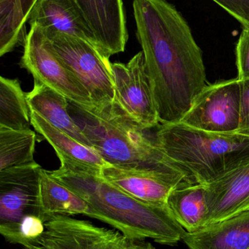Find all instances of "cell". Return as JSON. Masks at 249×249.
<instances>
[{"instance_id":"6da1fadb","label":"cell","mask_w":249,"mask_h":249,"mask_svg":"<svg viewBox=\"0 0 249 249\" xmlns=\"http://www.w3.org/2000/svg\"><path fill=\"white\" fill-rule=\"evenodd\" d=\"M133 11L159 123L181 122L206 86L203 52L184 16L167 0H134Z\"/></svg>"},{"instance_id":"7a4b0ae2","label":"cell","mask_w":249,"mask_h":249,"mask_svg":"<svg viewBox=\"0 0 249 249\" xmlns=\"http://www.w3.org/2000/svg\"><path fill=\"white\" fill-rule=\"evenodd\" d=\"M48 174L86 200L105 222L129 239L150 238L162 245H176L187 231L175 220L168 205L143 203L108 182L101 170L66 160Z\"/></svg>"},{"instance_id":"3957f363","label":"cell","mask_w":249,"mask_h":249,"mask_svg":"<svg viewBox=\"0 0 249 249\" xmlns=\"http://www.w3.org/2000/svg\"><path fill=\"white\" fill-rule=\"evenodd\" d=\"M154 140L190 184L208 185L249 161V138L239 133H213L179 122L160 124Z\"/></svg>"},{"instance_id":"277c9868","label":"cell","mask_w":249,"mask_h":249,"mask_svg":"<svg viewBox=\"0 0 249 249\" xmlns=\"http://www.w3.org/2000/svg\"><path fill=\"white\" fill-rule=\"evenodd\" d=\"M69 112L92 147L109 165L140 170H177L115 99L92 108L69 101ZM178 171V170H177Z\"/></svg>"},{"instance_id":"5b68a950","label":"cell","mask_w":249,"mask_h":249,"mask_svg":"<svg viewBox=\"0 0 249 249\" xmlns=\"http://www.w3.org/2000/svg\"><path fill=\"white\" fill-rule=\"evenodd\" d=\"M44 32L53 52L87 90L95 106L115 99L109 57L84 39L59 32Z\"/></svg>"},{"instance_id":"8992f818","label":"cell","mask_w":249,"mask_h":249,"mask_svg":"<svg viewBox=\"0 0 249 249\" xmlns=\"http://www.w3.org/2000/svg\"><path fill=\"white\" fill-rule=\"evenodd\" d=\"M23 249H137V241L123 234L66 215H48L45 231L24 241Z\"/></svg>"},{"instance_id":"52a82bcc","label":"cell","mask_w":249,"mask_h":249,"mask_svg":"<svg viewBox=\"0 0 249 249\" xmlns=\"http://www.w3.org/2000/svg\"><path fill=\"white\" fill-rule=\"evenodd\" d=\"M20 66L34 80L57 90L70 102L83 107H95L87 90L53 52L43 29L38 25L31 26L26 35Z\"/></svg>"},{"instance_id":"ba28073f","label":"cell","mask_w":249,"mask_h":249,"mask_svg":"<svg viewBox=\"0 0 249 249\" xmlns=\"http://www.w3.org/2000/svg\"><path fill=\"white\" fill-rule=\"evenodd\" d=\"M241 96V80L238 77L206 85L181 123L213 133H237Z\"/></svg>"},{"instance_id":"9c48e42d","label":"cell","mask_w":249,"mask_h":249,"mask_svg":"<svg viewBox=\"0 0 249 249\" xmlns=\"http://www.w3.org/2000/svg\"><path fill=\"white\" fill-rule=\"evenodd\" d=\"M115 100L144 130L160 124L142 51L127 64L113 63Z\"/></svg>"},{"instance_id":"30bf717a","label":"cell","mask_w":249,"mask_h":249,"mask_svg":"<svg viewBox=\"0 0 249 249\" xmlns=\"http://www.w3.org/2000/svg\"><path fill=\"white\" fill-rule=\"evenodd\" d=\"M41 170L35 162L0 171V228L16 225L29 215L45 220L39 199Z\"/></svg>"},{"instance_id":"8fae6325","label":"cell","mask_w":249,"mask_h":249,"mask_svg":"<svg viewBox=\"0 0 249 249\" xmlns=\"http://www.w3.org/2000/svg\"><path fill=\"white\" fill-rule=\"evenodd\" d=\"M108 182L134 198L152 205H167L172 190L185 177L175 169L140 170L108 165L101 170Z\"/></svg>"},{"instance_id":"7c38bea8","label":"cell","mask_w":249,"mask_h":249,"mask_svg":"<svg viewBox=\"0 0 249 249\" xmlns=\"http://www.w3.org/2000/svg\"><path fill=\"white\" fill-rule=\"evenodd\" d=\"M107 56L125 51L128 39L123 0H75Z\"/></svg>"},{"instance_id":"4fadbf2b","label":"cell","mask_w":249,"mask_h":249,"mask_svg":"<svg viewBox=\"0 0 249 249\" xmlns=\"http://www.w3.org/2000/svg\"><path fill=\"white\" fill-rule=\"evenodd\" d=\"M206 225L249 210V161L206 186Z\"/></svg>"},{"instance_id":"5bb4252c","label":"cell","mask_w":249,"mask_h":249,"mask_svg":"<svg viewBox=\"0 0 249 249\" xmlns=\"http://www.w3.org/2000/svg\"><path fill=\"white\" fill-rule=\"evenodd\" d=\"M27 23L30 26L38 25L45 32H59L80 38L99 49L75 0H38L28 17Z\"/></svg>"},{"instance_id":"9a60e30c","label":"cell","mask_w":249,"mask_h":249,"mask_svg":"<svg viewBox=\"0 0 249 249\" xmlns=\"http://www.w3.org/2000/svg\"><path fill=\"white\" fill-rule=\"evenodd\" d=\"M182 241L189 249H249V210L187 232Z\"/></svg>"},{"instance_id":"2e32d148","label":"cell","mask_w":249,"mask_h":249,"mask_svg":"<svg viewBox=\"0 0 249 249\" xmlns=\"http://www.w3.org/2000/svg\"><path fill=\"white\" fill-rule=\"evenodd\" d=\"M31 109L57 129L68 134L80 143L91 146L85 136L69 112V100L62 94L40 82L34 80L33 89L26 93Z\"/></svg>"},{"instance_id":"e0dca14e","label":"cell","mask_w":249,"mask_h":249,"mask_svg":"<svg viewBox=\"0 0 249 249\" xmlns=\"http://www.w3.org/2000/svg\"><path fill=\"white\" fill-rule=\"evenodd\" d=\"M31 120L35 131L42 140L45 139L51 145L59 160L69 161L100 170L109 165L95 149L57 129L32 109Z\"/></svg>"},{"instance_id":"ac0fdd59","label":"cell","mask_w":249,"mask_h":249,"mask_svg":"<svg viewBox=\"0 0 249 249\" xmlns=\"http://www.w3.org/2000/svg\"><path fill=\"white\" fill-rule=\"evenodd\" d=\"M167 205L175 220L187 232L194 233L206 225V186L184 181L171 191Z\"/></svg>"},{"instance_id":"d6986e66","label":"cell","mask_w":249,"mask_h":249,"mask_svg":"<svg viewBox=\"0 0 249 249\" xmlns=\"http://www.w3.org/2000/svg\"><path fill=\"white\" fill-rule=\"evenodd\" d=\"M39 199L44 216L81 214L100 221L97 212L68 187L42 169L39 174Z\"/></svg>"},{"instance_id":"ffe728a7","label":"cell","mask_w":249,"mask_h":249,"mask_svg":"<svg viewBox=\"0 0 249 249\" xmlns=\"http://www.w3.org/2000/svg\"><path fill=\"white\" fill-rule=\"evenodd\" d=\"M38 0H0V55L23 45L27 19Z\"/></svg>"},{"instance_id":"44dd1931","label":"cell","mask_w":249,"mask_h":249,"mask_svg":"<svg viewBox=\"0 0 249 249\" xmlns=\"http://www.w3.org/2000/svg\"><path fill=\"white\" fill-rule=\"evenodd\" d=\"M0 126L14 130L31 129V109L17 79L0 77Z\"/></svg>"},{"instance_id":"7402d4cb","label":"cell","mask_w":249,"mask_h":249,"mask_svg":"<svg viewBox=\"0 0 249 249\" xmlns=\"http://www.w3.org/2000/svg\"><path fill=\"white\" fill-rule=\"evenodd\" d=\"M38 139L31 130H14L0 126V171L35 162L34 154Z\"/></svg>"},{"instance_id":"603a6c76","label":"cell","mask_w":249,"mask_h":249,"mask_svg":"<svg viewBox=\"0 0 249 249\" xmlns=\"http://www.w3.org/2000/svg\"><path fill=\"white\" fill-rule=\"evenodd\" d=\"M44 231L45 222L41 216L36 215L25 216L13 226L0 228V233L7 242L19 245L38 238Z\"/></svg>"},{"instance_id":"cb8c5ba5","label":"cell","mask_w":249,"mask_h":249,"mask_svg":"<svg viewBox=\"0 0 249 249\" xmlns=\"http://www.w3.org/2000/svg\"><path fill=\"white\" fill-rule=\"evenodd\" d=\"M238 78L249 80V27L243 28L235 48Z\"/></svg>"},{"instance_id":"d4e9b609","label":"cell","mask_w":249,"mask_h":249,"mask_svg":"<svg viewBox=\"0 0 249 249\" xmlns=\"http://www.w3.org/2000/svg\"><path fill=\"white\" fill-rule=\"evenodd\" d=\"M236 19L243 28L249 27V0H212Z\"/></svg>"},{"instance_id":"484cf974","label":"cell","mask_w":249,"mask_h":249,"mask_svg":"<svg viewBox=\"0 0 249 249\" xmlns=\"http://www.w3.org/2000/svg\"><path fill=\"white\" fill-rule=\"evenodd\" d=\"M241 112L237 133L249 138V80L241 81Z\"/></svg>"},{"instance_id":"4316f807","label":"cell","mask_w":249,"mask_h":249,"mask_svg":"<svg viewBox=\"0 0 249 249\" xmlns=\"http://www.w3.org/2000/svg\"><path fill=\"white\" fill-rule=\"evenodd\" d=\"M137 249H155V248L150 243L137 241Z\"/></svg>"}]
</instances>
